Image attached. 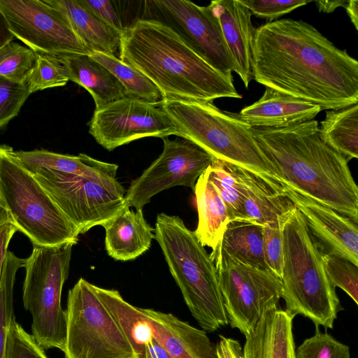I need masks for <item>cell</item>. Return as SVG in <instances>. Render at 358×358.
Wrapping results in <instances>:
<instances>
[{"label": "cell", "instance_id": "1", "mask_svg": "<svg viewBox=\"0 0 358 358\" xmlns=\"http://www.w3.org/2000/svg\"><path fill=\"white\" fill-rule=\"evenodd\" d=\"M252 68L257 83L322 110L358 103V62L303 20L281 19L256 29Z\"/></svg>", "mask_w": 358, "mask_h": 358}, {"label": "cell", "instance_id": "2", "mask_svg": "<svg viewBox=\"0 0 358 358\" xmlns=\"http://www.w3.org/2000/svg\"><path fill=\"white\" fill-rule=\"evenodd\" d=\"M252 131L281 185L358 222V187L348 161L321 139L317 120Z\"/></svg>", "mask_w": 358, "mask_h": 358}, {"label": "cell", "instance_id": "3", "mask_svg": "<svg viewBox=\"0 0 358 358\" xmlns=\"http://www.w3.org/2000/svg\"><path fill=\"white\" fill-rule=\"evenodd\" d=\"M119 55L145 75L164 99L213 103L218 98H242L232 76L213 68L160 22L139 18L127 27Z\"/></svg>", "mask_w": 358, "mask_h": 358}, {"label": "cell", "instance_id": "4", "mask_svg": "<svg viewBox=\"0 0 358 358\" xmlns=\"http://www.w3.org/2000/svg\"><path fill=\"white\" fill-rule=\"evenodd\" d=\"M279 220L282 240V298L285 310L308 318L315 326L332 329L343 308L326 274L322 253L294 206Z\"/></svg>", "mask_w": 358, "mask_h": 358}, {"label": "cell", "instance_id": "5", "mask_svg": "<svg viewBox=\"0 0 358 358\" xmlns=\"http://www.w3.org/2000/svg\"><path fill=\"white\" fill-rule=\"evenodd\" d=\"M155 239L192 315L206 332L229 324L217 274L194 231L177 215H157Z\"/></svg>", "mask_w": 358, "mask_h": 358}, {"label": "cell", "instance_id": "6", "mask_svg": "<svg viewBox=\"0 0 358 358\" xmlns=\"http://www.w3.org/2000/svg\"><path fill=\"white\" fill-rule=\"evenodd\" d=\"M159 106L176 124L178 136L192 141L215 159L280 184L252 127L237 113L221 110L213 103L191 101L163 99Z\"/></svg>", "mask_w": 358, "mask_h": 358}, {"label": "cell", "instance_id": "7", "mask_svg": "<svg viewBox=\"0 0 358 358\" xmlns=\"http://www.w3.org/2000/svg\"><path fill=\"white\" fill-rule=\"evenodd\" d=\"M13 149L0 145V206L32 245L57 246L78 241L66 218L33 174L17 161Z\"/></svg>", "mask_w": 358, "mask_h": 358}, {"label": "cell", "instance_id": "8", "mask_svg": "<svg viewBox=\"0 0 358 358\" xmlns=\"http://www.w3.org/2000/svg\"><path fill=\"white\" fill-rule=\"evenodd\" d=\"M73 245L33 244L30 256L25 259L23 305L31 316V336L44 350L64 351L66 313L61 299Z\"/></svg>", "mask_w": 358, "mask_h": 358}, {"label": "cell", "instance_id": "9", "mask_svg": "<svg viewBox=\"0 0 358 358\" xmlns=\"http://www.w3.org/2000/svg\"><path fill=\"white\" fill-rule=\"evenodd\" d=\"M210 257L217 271L229 324L246 338L268 310L278 307L282 294L281 279L270 270L239 262L219 244Z\"/></svg>", "mask_w": 358, "mask_h": 358}, {"label": "cell", "instance_id": "10", "mask_svg": "<svg viewBox=\"0 0 358 358\" xmlns=\"http://www.w3.org/2000/svg\"><path fill=\"white\" fill-rule=\"evenodd\" d=\"M65 313V358H135L93 285L84 278L69 291Z\"/></svg>", "mask_w": 358, "mask_h": 358}, {"label": "cell", "instance_id": "11", "mask_svg": "<svg viewBox=\"0 0 358 358\" xmlns=\"http://www.w3.org/2000/svg\"><path fill=\"white\" fill-rule=\"evenodd\" d=\"M31 174L79 234L101 226L126 204L127 190L116 178L83 176L45 169Z\"/></svg>", "mask_w": 358, "mask_h": 358}, {"label": "cell", "instance_id": "12", "mask_svg": "<svg viewBox=\"0 0 358 358\" xmlns=\"http://www.w3.org/2000/svg\"><path fill=\"white\" fill-rule=\"evenodd\" d=\"M142 3L140 19L156 20L169 27L213 68L232 76L234 64L210 5L200 6L187 0H146Z\"/></svg>", "mask_w": 358, "mask_h": 358}, {"label": "cell", "instance_id": "13", "mask_svg": "<svg viewBox=\"0 0 358 358\" xmlns=\"http://www.w3.org/2000/svg\"><path fill=\"white\" fill-rule=\"evenodd\" d=\"M0 10L15 38L34 52L55 55L92 52L63 13L40 0H0Z\"/></svg>", "mask_w": 358, "mask_h": 358}, {"label": "cell", "instance_id": "14", "mask_svg": "<svg viewBox=\"0 0 358 358\" xmlns=\"http://www.w3.org/2000/svg\"><path fill=\"white\" fill-rule=\"evenodd\" d=\"M159 105L124 96L95 109L89 133L108 151L144 137L165 138L178 129Z\"/></svg>", "mask_w": 358, "mask_h": 358}, {"label": "cell", "instance_id": "15", "mask_svg": "<svg viewBox=\"0 0 358 358\" xmlns=\"http://www.w3.org/2000/svg\"><path fill=\"white\" fill-rule=\"evenodd\" d=\"M162 154L132 180L125 194L131 208L143 209L157 194L176 186L194 190L199 177L215 159L190 141L162 138Z\"/></svg>", "mask_w": 358, "mask_h": 358}, {"label": "cell", "instance_id": "16", "mask_svg": "<svg viewBox=\"0 0 358 358\" xmlns=\"http://www.w3.org/2000/svg\"><path fill=\"white\" fill-rule=\"evenodd\" d=\"M282 187L286 196L301 213L322 253L340 256L358 266L357 222L288 187Z\"/></svg>", "mask_w": 358, "mask_h": 358}, {"label": "cell", "instance_id": "17", "mask_svg": "<svg viewBox=\"0 0 358 358\" xmlns=\"http://www.w3.org/2000/svg\"><path fill=\"white\" fill-rule=\"evenodd\" d=\"M210 6L219 21L234 71L248 89L254 79L252 43L256 29L252 22V13L239 0L212 1Z\"/></svg>", "mask_w": 358, "mask_h": 358}, {"label": "cell", "instance_id": "18", "mask_svg": "<svg viewBox=\"0 0 358 358\" xmlns=\"http://www.w3.org/2000/svg\"><path fill=\"white\" fill-rule=\"evenodd\" d=\"M153 338L172 358H217L215 345L203 330L171 313L142 308Z\"/></svg>", "mask_w": 358, "mask_h": 358}, {"label": "cell", "instance_id": "19", "mask_svg": "<svg viewBox=\"0 0 358 358\" xmlns=\"http://www.w3.org/2000/svg\"><path fill=\"white\" fill-rule=\"evenodd\" d=\"M321 110L317 104L266 87L259 99L237 115L252 127L283 128L314 120Z\"/></svg>", "mask_w": 358, "mask_h": 358}, {"label": "cell", "instance_id": "20", "mask_svg": "<svg viewBox=\"0 0 358 358\" xmlns=\"http://www.w3.org/2000/svg\"><path fill=\"white\" fill-rule=\"evenodd\" d=\"M105 246L115 260H134L146 252L155 239V229L144 217L143 209H131L127 204L113 217L103 223Z\"/></svg>", "mask_w": 358, "mask_h": 358}, {"label": "cell", "instance_id": "21", "mask_svg": "<svg viewBox=\"0 0 358 358\" xmlns=\"http://www.w3.org/2000/svg\"><path fill=\"white\" fill-rule=\"evenodd\" d=\"M294 317L278 307L268 310L245 338L244 358H296Z\"/></svg>", "mask_w": 358, "mask_h": 358}, {"label": "cell", "instance_id": "22", "mask_svg": "<svg viewBox=\"0 0 358 358\" xmlns=\"http://www.w3.org/2000/svg\"><path fill=\"white\" fill-rule=\"evenodd\" d=\"M231 164L244 189L243 208L247 219L264 226L278 219L294 206L281 184Z\"/></svg>", "mask_w": 358, "mask_h": 358}, {"label": "cell", "instance_id": "23", "mask_svg": "<svg viewBox=\"0 0 358 358\" xmlns=\"http://www.w3.org/2000/svg\"><path fill=\"white\" fill-rule=\"evenodd\" d=\"M69 80L83 87L92 95L96 109L124 96V89L117 78L90 55L65 53L57 55Z\"/></svg>", "mask_w": 358, "mask_h": 358}, {"label": "cell", "instance_id": "24", "mask_svg": "<svg viewBox=\"0 0 358 358\" xmlns=\"http://www.w3.org/2000/svg\"><path fill=\"white\" fill-rule=\"evenodd\" d=\"M64 15L81 42L92 52L116 57L122 34L112 29L78 0H43Z\"/></svg>", "mask_w": 358, "mask_h": 358}, {"label": "cell", "instance_id": "25", "mask_svg": "<svg viewBox=\"0 0 358 358\" xmlns=\"http://www.w3.org/2000/svg\"><path fill=\"white\" fill-rule=\"evenodd\" d=\"M17 161L31 173L38 169H49L83 176L116 178L118 165L95 159L80 153L63 155L46 150H13Z\"/></svg>", "mask_w": 358, "mask_h": 358}, {"label": "cell", "instance_id": "26", "mask_svg": "<svg viewBox=\"0 0 358 358\" xmlns=\"http://www.w3.org/2000/svg\"><path fill=\"white\" fill-rule=\"evenodd\" d=\"M94 289L130 344L135 358H149L153 340L151 327L141 308L127 302L115 289L93 285Z\"/></svg>", "mask_w": 358, "mask_h": 358}, {"label": "cell", "instance_id": "27", "mask_svg": "<svg viewBox=\"0 0 358 358\" xmlns=\"http://www.w3.org/2000/svg\"><path fill=\"white\" fill-rule=\"evenodd\" d=\"M194 191L198 211V224L194 232L203 247L213 250L222 240L230 216L206 171L197 179Z\"/></svg>", "mask_w": 358, "mask_h": 358}, {"label": "cell", "instance_id": "28", "mask_svg": "<svg viewBox=\"0 0 358 358\" xmlns=\"http://www.w3.org/2000/svg\"><path fill=\"white\" fill-rule=\"evenodd\" d=\"M218 244L239 262L270 270L265 260L262 225L249 219L231 220Z\"/></svg>", "mask_w": 358, "mask_h": 358}, {"label": "cell", "instance_id": "29", "mask_svg": "<svg viewBox=\"0 0 358 358\" xmlns=\"http://www.w3.org/2000/svg\"><path fill=\"white\" fill-rule=\"evenodd\" d=\"M321 139L348 161L358 157V103L326 112L320 122Z\"/></svg>", "mask_w": 358, "mask_h": 358}, {"label": "cell", "instance_id": "30", "mask_svg": "<svg viewBox=\"0 0 358 358\" xmlns=\"http://www.w3.org/2000/svg\"><path fill=\"white\" fill-rule=\"evenodd\" d=\"M90 56L117 78L126 96L157 105L164 99L159 88L145 75L118 57L98 52H93Z\"/></svg>", "mask_w": 358, "mask_h": 358}, {"label": "cell", "instance_id": "31", "mask_svg": "<svg viewBox=\"0 0 358 358\" xmlns=\"http://www.w3.org/2000/svg\"><path fill=\"white\" fill-rule=\"evenodd\" d=\"M206 173L224 202L230 219H247L243 208L244 189L232 164L215 159Z\"/></svg>", "mask_w": 358, "mask_h": 358}, {"label": "cell", "instance_id": "32", "mask_svg": "<svg viewBox=\"0 0 358 358\" xmlns=\"http://www.w3.org/2000/svg\"><path fill=\"white\" fill-rule=\"evenodd\" d=\"M25 259L8 251L0 279V358H4L8 327L15 318L13 289L17 271L24 267Z\"/></svg>", "mask_w": 358, "mask_h": 358}, {"label": "cell", "instance_id": "33", "mask_svg": "<svg viewBox=\"0 0 358 358\" xmlns=\"http://www.w3.org/2000/svg\"><path fill=\"white\" fill-rule=\"evenodd\" d=\"M34 53V64L24 83L30 94L67 83L66 71L57 55L42 52Z\"/></svg>", "mask_w": 358, "mask_h": 358}, {"label": "cell", "instance_id": "34", "mask_svg": "<svg viewBox=\"0 0 358 358\" xmlns=\"http://www.w3.org/2000/svg\"><path fill=\"white\" fill-rule=\"evenodd\" d=\"M35 62L34 51L10 41L0 48V76L24 83Z\"/></svg>", "mask_w": 358, "mask_h": 358}, {"label": "cell", "instance_id": "35", "mask_svg": "<svg viewBox=\"0 0 358 358\" xmlns=\"http://www.w3.org/2000/svg\"><path fill=\"white\" fill-rule=\"evenodd\" d=\"M324 269L330 283L343 289L358 304V266L338 255L322 254Z\"/></svg>", "mask_w": 358, "mask_h": 358}, {"label": "cell", "instance_id": "36", "mask_svg": "<svg viewBox=\"0 0 358 358\" xmlns=\"http://www.w3.org/2000/svg\"><path fill=\"white\" fill-rule=\"evenodd\" d=\"M296 358H350V353L347 345L327 331L321 332L319 326H315L314 335L296 350Z\"/></svg>", "mask_w": 358, "mask_h": 358}, {"label": "cell", "instance_id": "37", "mask_svg": "<svg viewBox=\"0 0 358 358\" xmlns=\"http://www.w3.org/2000/svg\"><path fill=\"white\" fill-rule=\"evenodd\" d=\"M4 358H48L42 348L14 318L8 330Z\"/></svg>", "mask_w": 358, "mask_h": 358}, {"label": "cell", "instance_id": "38", "mask_svg": "<svg viewBox=\"0 0 358 358\" xmlns=\"http://www.w3.org/2000/svg\"><path fill=\"white\" fill-rule=\"evenodd\" d=\"M30 94L24 83L0 76V129L18 115Z\"/></svg>", "mask_w": 358, "mask_h": 358}, {"label": "cell", "instance_id": "39", "mask_svg": "<svg viewBox=\"0 0 358 358\" xmlns=\"http://www.w3.org/2000/svg\"><path fill=\"white\" fill-rule=\"evenodd\" d=\"M266 263L269 269L281 279L282 267V240L279 218L263 226Z\"/></svg>", "mask_w": 358, "mask_h": 358}, {"label": "cell", "instance_id": "40", "mask_svg": "<svg viewBox=\"0 0 358 358\" xmlns=\"http://www.w3.org/2000/svg\"><path fill=\"white\" fill-rule=\"evenodd\" d=\"M239 1L247 7L252 14L257 17L266 19L268 21V22L310 2L308 0H239Z\"/></svg>", "mask_w": 358, "mask_h": 358}, {"label": "cell", "instance_id": "41", "mask_svg": "<svg viewBox=\"0 0 358 358\" xmlns=\"http://www.w3.org/2000/svg\"><path fill=\"white\" fill-rule=\"evenodd\" d=\"M78 1L112 29L122 34L125 27L120 11L115 4L116 1L110 0H78Z\"/></svg>", "mask_w": 358, "mask_h": 358}, {"label": "cell", "instance_id": "42", "mask_svg": "<svg viewBox=\"0 0 358 358\" xmlns=\"http://www.w3.org/2000/svg\"><path fill=\"white\" fill-rule=\"evenodd\" d=\"M219 338L215 345L217 358H244L243 348L237 340L222 335Z\"/></svg>", "mask_w": 358, "mask_h": 358}, {"label": "cell", "instance_id": "43", "mask_svg": "<svg viewBox=\"0 0 358 358\" xmlns=\"http://www.w3.org/2000/svg\"><path fill=\"white\" fill-rule=\"evenodd\" d=\"M17 231V227L11 222L0 225V279L10 241Z\"/></svg>", "mask_w": 358, "mask_h": 358}, {"label": "cell", "instance_id": "44", "mask_svg": "<svg viewBox=\"0 0 358 358\" xmlns=\"http://www.w3.org/2000/svg\"><path fill=\"white\" fill-rule=\"evenodd\" d=\"M348 1L345 0H334V1H326L319 0L315 1V3L320 12H324L325 13H330L334 12L338 7H345L348 3Z\"/></svg>", "mask_w": 358, "mask_h": 358}, {"label": "cell", "instance_id": "45", "mask_svg": "<svg viewBox=\"0 0 358 358\" xmlns=\"http://www.w3.org/2000/svg\"><path fill=\"white\" fill-rule=\"evenodd\" d=\"M14 36L10 31L6 20L0 10V48L13 41Z\"/></svg>", "mask_w": 358, "mask_h": 358}, {"label": "cell", "instance_id": "46", "mask_svg": "<svg viewBox=\"0 0 358 358\" xmlns=\"http://www.w3.org/2000/svg\"><path fill=\"white\" fill-rule=\"evenodd\" d=\"M344 8L355 29L358 30V1L349 0Z\"/></svg>", "mask_w": 358, "mask_h": 358}, {"label": "cell", "instance_id": "47", "mask_svg": "<svg viewBox=\"0 0 358 358\" xmlns=\"http://www.w3.org/2000/svg\"><path fill=\"white\" fill-rule=\"evenodd\" d=\"M149 358H172L153 338L149 345Z\"/></svg>", "mask_w": 358, "mask_h": 358}, {"label": "cell", "instance_id": "48", "mask_svg": "<svg viewBox=\"0 0 358 358\" xmlns=\"http://www.w3.org/2000/svg\"><path fill=\"white\" fill-rule=\"evenodd\" d=\"M8 222H11L8 212L0 206V225Z\"/></svg>", "mask_w": 358, "mask_h": 358}]
</instances>
